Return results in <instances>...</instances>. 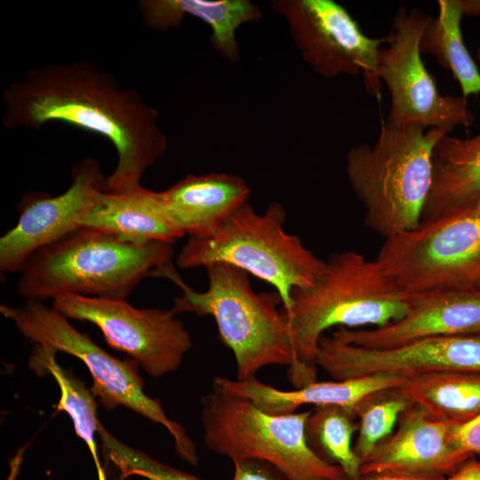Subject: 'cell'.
<instances>
[{
    "instance_id": "obj_1",
    "label": "cell",
    "mask_w": 480,
    "mask_h": 480,
    "mask_svg": "<svg viewBox=\"0 0 480 480\" xmlns=\"http://www.w3.org/2000/svg\"><path fill=\"white\" fill-rule=\"evenodd\" d=\"M2 98L3 124L9 129H39L60 121L108 140L117 155L107 177L111 192L140 185L145 172L167 149L156 109L89 61L31 68L4 90Z\"/></svg>"
},
{
    "instance_id": "obj_2",
    "label": "cell",
    "mask_w": 480,
    "mask_h": 480,
    "mask_svg": "<svg viewBox=\"0 0 480 480\" xmlns=\"http://www.w3.org/2000/svg\"><path fill=\"white\" fill-rule=\"evenodd\" d=\"M409 298L376 260L352 250L331 254L313 286L292 291L284 312L297 362L288 372L292 384L300 388L316 381V353L327 330L383 327L406 314Z\"/></svg>"
},
{
    "instance_id": "obj_3",
    "label": "cell",
    "mask_w": 480,
    "mask_h": 480,
    "mask_svg": "<svg viewBox=\"0 0 480 480\" xmlns=\"http://www.w3.org/2000/svg\"><path fill=\"white\" fill-rule=\"evenodd\" d=\"M172 244L135 243L81 227L36 251L23 266L17 290L39 301L63 294L126 300L141 280L172 263Z\"/></svg>"
},
{
    "instance_id": "obj_4",
    "label": "cell",
    "mask_w": 480,
    "mask_h": 480,
    "mask_svg": "<svg viewBox=\"0 0 480 480\" xmlns=\"http://www.w3.org/2000/svg\"><path fill=\"white\" fill-rule=\"evenodd\" d=\"M208 287L193 290L175 270L172 262L156 270L153 276L165 277L177 284L182 293L175 298L172 311L211 316L220 341L236 360V380L252 377L268 365H285L288 372L296 366L289 322L278 308L282 303L276 292H255L249 274L225 263L205 268Z\"/></svg>"
},
{
    "instance_id": "obj_5",
    "label": "cell",
    "mask_w": 480,
    "mask_h": 480,
    "mask_svg": "<svg viewBox=\"0 0 480 480\" xmlns=\"http://www.w3.org/2000/svg\"><path fill=\"white\" fill-rule=\"evenodd\" d=\"M444 132L383 121L376 141L353 145L346 173L365 210L364 223L385 239L417 228L432 181L433 148Z\"/></svg>"
},
{
    "instance_id": "obj_6",
    "label": "cell",
    "mask_w": 480,
    "mask_h": 480,
    "mask_svg": "<svg viewBox=\"0 0 480 480\" xmlns=\"http://www.w3.org/2000/svg\"><path fill=\"white\" fill-rule=\"evenodd\" d=\"M284 206L272 202L263 214L246 202L211 236L189 237L176 256L182 269L225 263L275 287L283 311L291 308L295 288L313 286L324 270L325 260L307 249L300 237L284 229Z\"/></svg>"
},
{
    "instance_id": "obj_7",
    "label": "cell",
    "mask_w": 480,
    "mask_h": 480,
    "mask_svg": "<svg viewBox=\"0 0 480 480\" xmlns=\"http://www.w3.org/2000/svg\"><path fill=\"white\" fill-rule=\"evenodd\" d=\"M0 312L13 322L33 348L47 355L64 352L80 359L92 378L90 390L105 410L126 407L161 424L172 436L177 455L191 466L198 464L196 444L183 426L166 415L159 399L144 393V382L136 361L112 356L88 334L72 326L53 307L42 301L28 300L18 308L2 304Z\"/></svg>"
},
{
    "instance_id": "obj_8",
    "label": "cell",
    "mask_w": 480,
    "mask_h": 480,
    "mask_svg": "<svg viewBox=\"0 0 480 480\" xmlns=\"http://www.w3.org/2000/svg\"><path fill=\"white\" fill-rule=\"evenodd\" d=\"M311 411L268 413L246 398L212 392L201 398V422L208 448L232 461L262 460L291 480H347L341 468L308 446L306 421Z\"/></svg>"
},
{
    "instance_id": "obj_9",
    "label": "cell",
    "mask_w": 480,
    "mask_h": 480,
    "mask_svg": "<svg viewBox=\"0 0 480 480\" xmlns=\"http://www.w3.org/2000/svg\"><path fill=\"white\" fill-rule=\"evenodd\" d=\"M375 260L409 294L476 287L480 280V197L385 239Z\"/></svg>"
},
{
    "instance_id": "obj_10",
    "label": "cell",
    "mask_w": 480,
    "mask_h": 480,
    "mask_svg": "<svg viewBox=\"0 0 480 480\" xmlns=\"http://www.w3.org/2000/svg\"><path fill=\"white\" fill-rule=\"evenodd\" d=\"M431 17L421 11L399 7L380 52L379 76L390 95L386 124L420 125L449 134L468 127L475 116L462 96L442 94L424 65L420 41Z\"/></svg>"
},
{
    "instance_id": "obj_11",
    "label": "cell",
    "mask_w": 480,
    "mask_h": 480,
    "mask_svg": "<svg viewBox=\"0 0 480 480\" xmlns=\"http://www.w3.org/2000/svg\"><path fill=\"white\" fill-rule=\"evenodd\" d=\"M271 8L286 21L296 48L317 74L326 78L362 74L368 94L380 99L379 62L385 36H366L333 0H274Z\"/></svg>"
},
{
    "instance_id": "obj_12",
    "label": "cell",
    "mask_w": 480,
    "mask_h": 480,
    "mask_svg": "<svg viewBox=\"0 0 480 480\" xmlns=\"http://www.w3.org/2000/svg\"><path fill=\"white\" fill-rule=\"evenodd\" d=\"M52 307L68 319L96 325L106 342L136 361L149 376L178 370L192 348L188 331L172 309L137 308L126 300L63 294Z\"/></svg>"
},
{
    "instance_id": "obj_13",
    "label": "cell",
    "mask_w": 480,
    "mask_h": 480,
    "mask_svg": "<svg viewBox=\"0 0 480 480\" xmlns=\"http://www.w3.org/2000/svg\"><path fill=\"white\" fill-rule=\"evenodd\" d=\"M316 366L335 380L372 375L406 379L442 371L480 372V333L431 337L388 348H368L324 334Z\"/></svg>"
},
{
    "instance_id": "obj_14",
    "label": "cell",
    "mask_w": 480,
    "mask_h": 480,
    "mask_svg": "<svg viewBox=\"0 0 480 480\" xmlns=\"http://www.w3.org/2000/svg\"><path fill=\"white\" fill-rule=\"evenodd\" d=\"M107 189V177L97 160L86 157L72 169L69 188L60 195L29 192L19 204V221L0 238V269L20 272L28 259L42 247L80 228Z\"/></svg>"
},
{
    "instance_id": "obj_15",
    "label": "cell",
    "mask_w": 480,
    "mask_h": 480,
    "mask_svg": "<svg viewBox=\"0 0 480 480\" xmlns=\"http://www.w3.org/2000/svg\"><path fill=\"white\" fill-rule=\"evenodd\" d=\"M480 333V288H450L410 294L398 321L371 329L338 328L332 335L368 348H388L441 336Z\"/></svg>"
},
{
    "instance_id": "obj_16",
    "label": "cell",
    "mask_w": 480,
    "mask_h": 480,
    "mask_svg": "<svg viewBox=\"0 0 480 480\" xmlns=\"http://www.w3.org/2000/svg\"><path fill=\"white\" fill-rule=\"evenodd\" d=\"M452 426L412 404L392 435L362 461L359 475L397 471L448 476L468 460L454 444Z\"/></svg>"
},
{
    "instance_id": "obj_17",
    "label": "cell",
    "mask_w": 480,
    "mask_h": 480,
    "mask_svg": "<svg viewBox=\"0 0 480 480\" xmlns=\"http://www.w3.org/2000/svg\"><path fill=\"white\" fill-rule=\"evenodd\" d=\"M251 188L241 177L228 173L188 174L158 192L169 222L183 236H212L225 220L248 202Z\"/></svg>"
},
{
    "instance_id": "obj_18",
    "label": "cell",
    "mask_w": 480,
    "mask_h": 480,
    "mask_svg": "<svg viewBox=\"0 0 480 480\" xmlns=\"http://www.w3.org/2000/svg\"><path fill=\"white\" fill-rule=\"evenodd\" d=\"M406 378L395 375H372L343 380L315 381L294 390H281L255 377L239 380L222 376L212 379V390L246 398L270 414L294 412L306 404L339 405L355 410L365 396L374 392L400 388Z\"/></svg>"
},
{
    "instance_id": "obj_19",
    "label": "cell",
    "mask_w": 480,
    "mask_h": 480,
    "mask_svg": "<svg viewBox=\"0 0 480 480\" xmlns=\"http://www.w3.org/2000/svg\"><path fill=\"white\" fill-rule=\"evenodd\" d=\"M139 6L144 24L162 32L180 27L187 15L201 20L211 28L212 47L231 63L240 60L236 29L262 19L259 5L250 0H146Z\"/></svg>"
},
{
    "instance_id": "obj_20",
    "label": "cell",
    "mask_w": 480,
    "mask_h": 480,
    "mask_svg": "<svg viewBox=\"0 0 480 480\" xmlns=\"http://www.w3.org/2000/svg\"><path fill=\"white\" fill-rule=\"evenodd\" d=\"M479 197L480 131L466 139L444 134L433 148L432 181L420 223L452 213Z\"/></svg>"
},
{
    "instance_id": "obj_21",
    "label": "cell",
    "mask_w": 480,
    "mask_h": 480,
    "mask_svg": "<svg viewBox=\"0 0 480 480\" xmlns=\"http://www.w3.org/2000/svg\"><path fill=\"white\" fill-rule=\"evenodd\" d=\"M79 227L104 231L127 241H160L173 244L184 236L165 217L158 192L138 185L132 188L103 191Z\"/></svg>"
},
{
    "instance_id": "obj_22",
    "label": "cell",
    "mask_w": 480,
    "mask_h": 480,
    "mask_svg": "<svg viewBox=\"0 0 480 480\" xmlns=\"http://www.w3.org/2000/svg\"><path fill=\"white\" fill-rule=\"evenodd\" d=\"M429 417L456 426L480 414V372L442 371L419 375L398 388Z\"/></svg>"
},
{
    "instance_id": "obj_23",
    "label": "cell",
    "mask_w": 480,
    "mask_h": 480,
    "mask_svg": "<svg viewBox=\"0 0 480 480\" xmlns=\"http://www.w3.org/2000/svg\"><path fill=\"white\" fill-rule=\"evenodd\" d=\"M438 14L430 18L420 41L421 54H430L448 69L468 98L480 94V71L464 43L460 0L437 1Z\"/></svg>"
},
{
    "instance_id": "obj_24",
    "label": "cell",
    "mask_w": 480,
    "mask_h": 480,
    "mask_svg": "<svg viewBox=\"0 0 480 480\" xmlns=\"http://www.w3.org/2000/svg\"><path fill=\"white\" fill-rule=\"evenodd\" d=\"M55 356L32 348L28 368L37 377L52 375L55 379L60 390L57 411L68 413L76 434L86 444L96 466L98 480H107L95 440L100 422L98 419L95 396L71 370H66L58 364Z\"/></svg>"
},
{
    "instance_id": "obj_25",
    "label": "cell",
    "mask_w": 480,
    "mask_h": 480,
    "mask_svg": "<svg viewBox=\"0 0 480 480\" xmlns=\"http://www.w3.org/2000/svg\"><path fill=\"white\" fill-rule=\"evenodd\" d=\"M356 420L355 410L324 405L310 412L305 426L309 448L325 461L339 466L347 480L359 476L362 464L352 444L357 429Z\"/></svg>"
},
{
    "instance_id": "obj_26",
    "label": "cell",
    "mask_w": 480,
    "mask_h": 480,
    "mask_svg": "<svg viewBox=\"0 0 480 480\" xmlns=\"http://www.w3.org/2000/svg\"><path fill=\"white\" fill-rule=\"evenodd\" d=\"M412 404L396 388L370 394L356 405L357 436L354 450L362 461L392 435L401 414Z\"/></svg>"
},
{
    "instance_id": "obj_27",
    "label": "cell",
    "mask_w": 480,
    "mask_h": 480,
    "mask_svg": "<svg viewBox=\"0 0 480 480\" xmlns=\"http://www.w3.org/2000/svg\"><path fill=\"white\" fill-rule=\"evenodd\" d=\"M98 436L102 455L118 470V480L138 476L148 480H203L130 447L115 438L100 422Z\"/></svg>"
},
{
    "instance_id": "obj_28",
    "label": "cell",
    "mask_w": 480,
    "mask_h": 480,
    "mask_svg": "<svg viewBox=\"0 0 480 480\" xmlns=\"http://www.w3.org/2000/svg\"><path fill=\"white\" fill-rule=\"evenodd\" d=\"M233 463L234 475L231 480H291L277 467L262 460L247 459Z\"/></svg>"
},
{
    "instance_id": "obj_29",
    "label": "cell",
    "mask_w": 480,
    "mask_h": 480,
    "mask_svg": "<svg viewBox=\"0 0 480 480\" xmlns=\"http://www.w3.org/2000/svg\"><path fill=\"white\" fill-rule=\"evenodd\" d=\"M452 432L454 444L465 459L480 455V414L467 423L452 426Z\"/></svg>"
},
{
    "instance_id": "obj_30",
    "label": "cell",
    "mask_w": 480,
    "mask_h": 480,
    "mask_svg": "<svg viewBox=\"0 0 480 480\" xmlns=\"http://www.w3.org/2000/svg\"><path fill=\"white\" fill-rule=\"evenodd\" d=\"M445 477L439 474L387 471L362 474L352 480H445Z\"/></svg>"
},
{
    "instance_id": "obj_31",
    "label": "cell",
    "mask_w": 480,
    "mask_h": 480,
    "mask_svg": "<svg viewBox=\"0 0 480 480\" xmlns=\"http://www.w3.org/2000/svg\"><path fill=\"white\" fill-rule=\"evenodd\" d=\"M445 480H480V458H468L446 476Z\"/></svg>"
},
{
    "instance_id": "obj_32",
    "label": "cell",
    "mask_w": 480,
    "mask_h": 480,
    "mask_svg": "<svg viewBox=\"0 0 480 480\" xmlns=\"http://www.w3.org/2000/svg\"><path fill=\"white\" fill-rule=\"evenodd\" d=\"M460 6L464 15L480 17V0H460Z\"/></svg>"
},
{
    "instance_id": "obj_33",
    "label": "cell",
    "mask_w": 480,
    "mask_h": 480,
    "mask_svg": "<svg viewBox=\"0 0 480 480\" xmlns=\"http://www.w3.org/2000/svg\"><path fill=\"white\" fill-rule=\"evenodd\" d=\"M476 58L480 61V45L478 46V48L476 50Z\"/></svg>"
},
{
    "instance_id": "obj_34",
    "label": "cell",
    "mask_w": 480,
    "mask_h": 480,
    "mask_svg": "<svg viewBox=\"0 0 480 480\" xmlns=\"http://www.w3.org/2000/svg\"><path fill=\"white\" fill-rule=\"evenodd\" d=\"M309 480H337V479H329V478H315V479H309Z\"/></svg>"
},
{
    "instance_id": "obj_35",
    "label": "cell",
    "mask_w": 480,
    "mask_h": 480,
    "mask_svg": "<svg viewBox=\"0 0 480 480\" xmlns=\"http://www.w3.org/2000/svg\"><path fill=\"white\" fill-rule=\"evenodd\" d=\"M476 287L480 288V280H479L478 283L476 284Z\"/></svg>"
},
{
    "instance_id": "obj_36",
    "label": "cell",
    "mask_w": 480,
    "mask_h": 480,
    "mask_svg": "<svg viewBox=\"0 0 480 480\" xmlns=\"http://www.w3.org/2000/svg\"><path fill=\"white\" fill-rule=\"evenodd\" d=\"M478 457L480 458V455H478Z\"/></svg>"
}]
</instances>
